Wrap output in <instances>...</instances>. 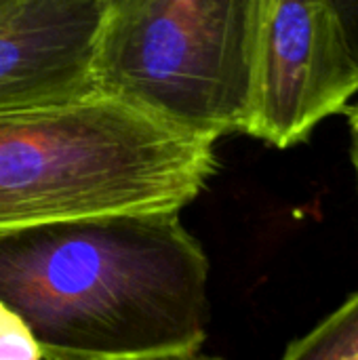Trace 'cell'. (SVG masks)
I'll return each mask as SVG.
<instances>
[{"mask_svg":"<svg viewBox=\"0 0 358 360\" xmlns=\"http://www.w3.org/2000/svg\"><path fill=\"white\" fill-rule=\"evenodd\" d=\"M209 259L179 213L0 234V302L44 360H167L207 340Z\"/></svg>","mask_w":358,"mask_h":360,"instance_id":"6da1fadb","label":"cell"},{"mask_svg":"<svg viewBox=\"0 0 358 360\" xmlns=\"http://www.w3.org/2000/svg\"><path fill=\"white\" fill-rule=\"evenodd\" d=\"M0 360H44L27 325L0 302Z\"/></svg>","mask_w":358,"mask_h":360,"instance_id":"52a82bcc","label":"cell"},{"mask_svg":"<svg viewBox=\"0 0 358 360\" xmlns=\"http://www.w3.org/2000/svg\"><path fill=\"white\" fill-rule=\"evenodd\" d=\"M348 120H350V135H352V165H354V171H357L358 177V101L348 108Z\"/></svg>","mask_w":358,"mask_h":360,"instance_id":"9c48e42d","label":"cell"},{"mask_svg":"<svg viewBox=\"0 0 358 360\" xmlns=\"http://www.w3.org/2000/svg\"><path fill=\"white\" fill-rule=\"evenodd\" d=\"M167 360H222V359H209V356L194 354V356H177V359H167Z\"/></svg>","mask_w":358,"mask_h":360,"instance_id":"30bf717a","label":"cell"},{"mask_svg":"<svg viewBox=\"0 0 358 360\" xmlns=\"http://www.w3.org/2000/svg\"><path fill=\"white\" fill-rule=\"evenodd\" d=\"M281 360H358V291L295 340Z\"/></svg>","mask_w":358,"mask_h":360,"instance_id":"8992f818","label":"cell"},{"mask_svg":"<svg viewBox=\"0 0 358 360\" xmlns=\"http://www.w3.org/2000/svg\"><path fill=\"white\" fill-rule=\"evenodd\" d=\"M217 169L211 143L87 95L0 112V234L129 213H179Z\"/></svg>","mask_w":358,"mask_h":360,"instance_id":"7a4b0ae2","label":"cell"},{"mask_svg":"<svg viewBox=\"0 0 358 360\" xmlns=\"http://www.w3.org/2000/svg\"><path fill=\"white\" fill-rule=\"evenodd\" d=\"M257 11L260 0H106L91 86L196 141L245 133Z\"/></svg>","mask_w":358,"mask_h":360,"instance_id":"3957f363","label":"cell"},{"mask_svg":"<svg viewBox=\"0 0 358 360\" xmlns=\"http://www.w3.org/2000/svg\"><path fill=\"white\" fill-rule=\"evenodd\" d=\"M358 93V63L333 0H260L245 135L291 148Z\"/></svg>","mask_w":358,"mask_h":360,"instance_id":"277c9868","label":"cell"},{"mask_svg":"<svg viewBox=\"0 0 358 360\" xmlns=\"http://www.w3.org/2000/svg\"><path fill=\"white\" fill-rule=\"evenodd\" d=\"M333 6L340 15L348 44L358 63V0H333Z\"/></svg>","mask_w":358,"mask_h":360,"instance_id":"ba28073f","label":"cell"},{"mask_svg":"<svg viewBox=\"0 0 358 360\" xmlns=\"http://www.w3.org/2000/svg\"><path fill=\"white\" fill-rule=\"evenodd\" d=\"M106 0H0V112L93 95Z\"/></svg>","mask_w":358,"mask_h":360,"instance_id":"5b68a950","label":"cell"}]
</instances>
